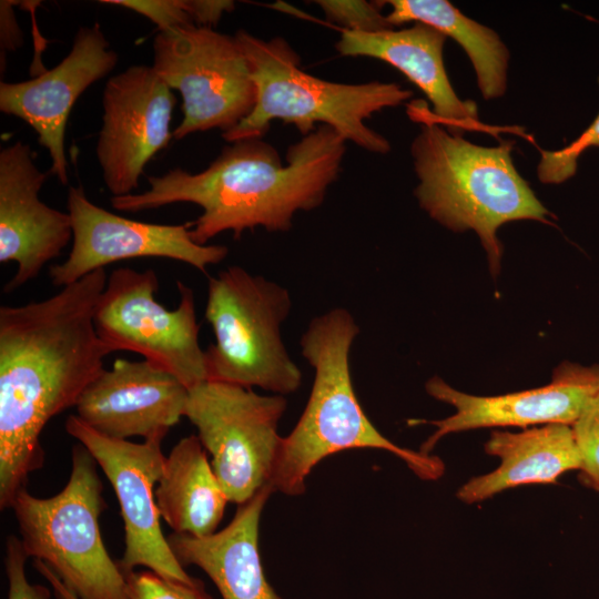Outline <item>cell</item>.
Returning a JSON list of instances; mask_svg holds the SVG:
<instances>
[{"label":"cell","mask_w":599,"mask_h":599,"mask_svg":"<svg viewBox=\"0 0 599 599\" xmlns=\"http://www.w3.org/2000/svg\"><path fill=\"white\" fill-rule=\"evenodd\" d=\"M104 268L39 302L0 307V508L8 509L41 468L40 436L51 418L75 407L110 354L93 316Z\"/></svg>","instance_id":"1"},{"label":"cell","mask_w":599,"mask_h":599,"mask_svg":"<svg viewBox=\"0 0 599 599\" xmlns=\"http://www.w3.org/2000/svg\"><path fill=\"white\" fill-rule=\"evenodd\" d=\"M345 151L346 141L321 124L288 146L285 164L262 139L240 140L225 146L201 172L174 169L149 176V190L111 196L110 203L118 211L133 213L173 203L196 204L202 213L191 223V236L201 245L225 231L234 238L258 226L268 232L288 231L296 212L324 202Z\"/></svg>","instance_id":"2"},{"label":"cell","mask_w":599,"mask_h":599,"mask_svg":"<svg viewBox=\"0 0 599 599\" xmlns=\"http://www.w3.org/2000/svg\"><path fill=\"white\" fill-rule=\"evenodd\" d=\"M358 333L353 315L337 307L314 317L302 335V355L314 369V380L298 422L282 438L270 480L274 491L303 495L306 478L321 460L357 448L388 451L424 480L444 475L441 458L394 444L363 410L349 369L351 348Z\"/></svg>","instance_id":"3"},{"label":"cell","mask_w":599,"mask_h":599,"mask_svg":"<svg viewBox=\"0 0 599 599\" xmlns=\"http://www.w3.org/2000/svg\"><path fill=\"white\" fill-rule=\"evenodd\" d=\"M510 149L474 144L437 122H425L410 145L420 207L448 230H473L494 277L502 254L499 227L518 220L549 223L550 215L515 167Z\"/></svg>","instance_id":"4"},{"label":"cell","mask_w":599,"mask_h":599,"mask_svg":"<svg viewBox=\"0 0 599 599\" xmlns=\"http://www.w3.org/2000/svg\"><path fill=\"white\" fill-rule=\"evenodd\" d=\"M234 38L248 62L256 101L245 119L222 133L227 142L261 139L272 121L281 120L294 124L303 135L321 123L368 152H389L388 140L365 120L403 104L413 95L410 90L379 81L352 84L323 80L302 69L300 55L283 38L264 40L245 30L236 31Z\"/></svg>","instance_id":"5"},{"label":"cell","mask_w":599,"mask_h":599,"mask_svg":"<svg viewBox=\"0 0 599 599\" xmlns=\"http://www.w3.org/2000/svg\"><path fill=\"white\" fill-rule=\"evenodd\" d=\"M97 461L78 444L64 488L49 498L27 487L13 510L27 556L42 560L80 599H129L126 579L103 544L99 517L106 508Z\"/></svg>","instance_id":"6"},{"label":"cell","mask_w":599,"mask_h":599,"mask_svg":"<svg viewBox=\"0 0 599 599\" xmlns=\"http://www.w3.org/2000/svg\"><path fill=\"white\" fill-rule=\"evenodd\" d=\"M291 309L286 287L241 266L211 277L205 318L215 341L205 349L207 380L260 387L282 396L296 392L302 372L281 333Z\"/></svg>","instance_id":"7"},{"label":"cell","mask_w":599,"mask_h":599,"mask_svg":"<svg viewBox=\"0 0 599 599\" xmlns=\"http://www.w3.org/2000/svg\"><path fill=\"white\" fill-rule=\"evenodd\" d=\"M180 301L169 309L156 300L154 270H114L94 309V327L110 353L130 351L173 373L189 389L207 380L199 342L194 293L176 283Z\"/></svg>","instance_id":"8"},{"label":"cell","mask_w":599,"mask_h":599,"mask_svg":"<svg viewBox=\"0 0 599 599\" xmlns=\"http://www.w3.org/2000/svg\"><path fill=\"white\" fill-rule=\"evenodd\" d=\"M282 395L205 380L189 389L185 417L212 456V468L229 501L241 505L270 485L282 438Z\"/></svg>","instance_id":"9"},{"label":"cell","mask_w":599,"mask_h":599,"mask_svg":"<svg viewBox=\"0 0 599 599\" xmlns=\"http://www.w3.org/2000/svg\"><path fill=\"white\" fill-rule=\"evenodd\" d=\"M153 69L183 99V118L173 131L181 140L194 132L234 129L254 109L256 89L234 37L190 26L159 31Z\"/></svg>","instance_id":"10"},{"label":"cell","mask_w":599,"mask_h":599,"mask_svg":"<svg viewBox=\"0 0 599 599\" xmlns=\"http://www.w3.org/2000/svg\"><path fill=\"white\" fill-rule=\"evenodd\" d=\"M64 427L89 450L115 491L125 530V549L118 561L121 570L129 572L142 566L169 580L194 582L196 578L184 570L160 526L154 490L165 459L161 441L136 444L109 438L77 415H70Z\"/></svg>","instance_id":"11"},{"label":"cell","mask_w":599,"mask_h":599,"mask_svg":"<svg viewBox=\"0 0 599 599\" xmlns=\"http://www.w3.org/2000/svg\"><path fill=\"white\" fill-rule=\"evenodd\" d=\"M67 209L73 238L67 260L50 268L55 286L70 285L111 263L138 257H163L186 263L202 273L229 254L224 245H201L191 223L154 224L116 215L92 203L82 186H70Z\"/></svg>","instance_id":"12"},{"label":"cell","mask_w":599,"mask_h":599,"mask_svg":"<svg viewBox=\"0 0 599 599\" xmlns=\"http://www.w3.org/2000/svg\"><path fill=\"white\" fill-rule=\"evenodd\" d=\"M175 102L152 65H131L108 80L97 158L112 196L132 194L145 165L169 144Z\"/></svg>","instance_id":"13"},{"label":"cell","mask_w":599,"mask_h":599,"mask_svg":"<svg viewBox=\"0 0 599 599\" xmlns=\"http://www.w3.org/2000/svg\"><path fill=\"white\" fill-rule=\"evenodd\" d=\"M433 398L455 408V413L437 420H409L429 424L435 432L420 445L430 454L445 436L486 427L570 425L578 419L587 403L599 389V364L583 365L565 361L555 368L545 386L496 396L467 394L434 376L425 384Z\"/></svg>","instance_id":"14"},{"label":"cell","mask_w":599,"mask_h":599,"mask_svg":"<svg viewBox=\"0 0 599 599\" xmlns=\"http://www.w3.org/2000/svg\"><path fill=\"white\" fill-rule=\"evenodd\" d=\"M118 54L99 23L80 28L68 55L50 70L22 82L0 83V111L27 122L51 158L50 173L69 182L65 129L72 106L94 82L110 73Z\"/></svg>","instance_id":"15"},{"label":"cell","mask_w":599,"mask_h":599,"mask_svg":"<svg viewBox=\"0 0 599 599\" xmlns=\"http://www.w3.org/2000/svg\"><path fill=\"white\" fill-rule=\"evenodd\" d=\"M189 388L149 361L116 358L83 392L77 417L97 433L126 440H160L185 415Z\"/></svg>","instance_id":"16"},{"label":"cell","mask_w":599,"mask_h":599,"mask_svg":"<svg viewBox=\"0 0 599 599\" xmlns=\"http://www.w3.org/2000/svg\"><path fill=\"white\" fill-rule=\"evenodd\" d=\"M45 179L28 144L17 141L1 150L0 262L18 265L4 293L35 278L73 238L70 214L48 206L39 197Z\"/></svg>","instance_id":"17"},{"label":"cell","mask_w":599,"mask_h":599,"mask_svg":"<svg viewBox=\"0 0 599 599\" xmlns=\"http://www.w3.org/2000/svg\"><path fill=\"white\" fill-rule=\"evenodd\" d=\"M447 37L437 29L416 22L400 30L375 33L344 31L335 43L343 57L382 60L404 73L433 104V112L446 129L461 135L476 129L478 109L455 92L444 64Z\"/></svg>","instance_id":"18"},{"label":"cell","mask_w":599,"mask_h":599,"mask_svg":"<svg viewBox=\"0 0 599 599\" xmlns=\"http://www.w3.org/2000/svg\"><path fill=\"white\" fill-rule=\"evenodd\" d=\"M272 493L271 485L262 487L237 505L225 528L210 536L173 532L166 537L180 564L201 568L223 599H281L265 577L258 551L260 519Z\"/></svg>","instance_id":"19"},{"label":"cell","mask_w":599,"mask_h":599,"mask_svg":"<svg viewBox=\"0 0 599 599\" xmlns=\"http://www.w3.org/2000/svg\"><path fill=\"white\" fill-rule=\"evenodd\" d=\"M488 455L499 458L494 470L473 477L457 491L468 505L529 484H556L565 473L580 470L581 455L572 427L548 424L521 432L495 430L485 444Z\"/></svg>","instance_id":"20"},{"label":"cell","mask_w":599,"mask_h":599,"mask_svg":"<svg viewBox=\"0 0 599 599\" xmlns=\"http://www.w3.org/2000/svg\"><path fill=\"white\" fill-rule=\"evenodd\" d=\"M154 496L173 532L196 538L215 532L229 502L196 435L180 439L165 457Z\"/></svg>","instance_id":"21"},{"label":"cell","mask_w":599,"mask_h":599,"mask_svg":"<svg viewBox=\"0 0 599 599\" xmlns=\"http://www.w3.org/2000/svg\"><path fill=\"white\" fill-rule=\"evenodd\" d=\"M388 22L399 26L419 22L457 41L467 53L485 100L502 97L507 90L509 51L497 32L466 17L446 0H389Z\"/></svg>","instance_id":"22"},{"label":"cell","mask_w":599,"mask_h":599,"mask_svg":"<svg viewBox=\"0 0 599 599\" xmlns=\"http://www.w3.org/2000/svg\"><path fill=\"white\" fill-rule=\"evenodd\" d=\"M315 3L329 22L344 31L375 33L394 28L382 12L384 1L317 0Z\"/></svg>","instance_id":"23"},{"label":"cell","mask_w":599,"mask_h":599,"mask_svg":"<svg viewBox=\"0 0 599 599\" xmlns=\"http://www.w3.org/2000/svg\"><path fill=\"white\" fill-rule=\"evenodd\" d=\"M590 148H599V113L570 144L557 151H541L538 179L545 184H560L569 180L577 172L580 155Z\"/></svg>","instance_id":"24"},{"label":"cell","mask_w":599,"mask_h":599,"mask_svg":"<svg viewBox=\"0 0 599 599\" xmlns=\"http://www.w3.org/2000/svg\"><path fill=\"white\" fill-rule=\"evenodd\" d=\"M571 427L581 455L580 481L599 494V389Z\"/></svg>","instance_id":"25"},{"label":"cell","mask_w":599,"mask_h":599,"mask_svg":"<svg viewBox=\"0 0 599 599\" xmlns=\"http://www.w3.org/2000/svg\"><path fill=\"white\" fill-rule=\"evenodd\" d=\"M129 599H213L196 579L192 583L165 579L151 570L123 572Z\"/></svg>","instance_id":"26"},{"label":"cell","mask_w":599,"mask_h":599,"mask_svg":"<svg viewBox=\"0 0 599 599\" xmlns=\"http://www.w3.org/2000/svg\"><path fill=\"white\" fill-rule=\"evenodd\" d=\"M101 3L119 6L146 17L159 31H170L193 26L189 0H101Z\"/></svg>","instance_id":"27"},{"label":"cell","mask_w":599,"mask_h":599,"mask_svg":"<svg viewBox=\"0 0 599 599\" xmlns=\"http://www.w3.org/2000/svg\"><path fill=\"white\" fill-rule=\"evenodd\" d=\"M27 556L21 540L9 536L4 546V570L9 582L8 599H50V590L42 585L30 583L26 576Z\"/></svg>","instance_id":"28"},{"label":"cell","mask_w":599,"mask_h":599,"mask_svg":"<svg viewBox=\"0 0 599 599\" xmlns=\"http://www.w3.org/2000/svg\"><path fill=\"white\" fill-rule=\"evenodd\" d=\"M16 3L18 2L12 0L0 1L1 65L7 52L19 49L23 43V34L13 12Z\"/></svg>","instance_id":"29"},{"label":"cell","mask_w":599,"mask_h":599,"mask_svg":"<svg viewBox=\"0 0 599 599\" xmlns=\"http://www.w3.org/2000/svg\"><path fill=\"white\" fill-rule=\"evenodd\" d=\"M190 16L199 27L212 28L219 23L225 12H232V0H189Z\"/></svg>","instance_id":"30"},{"label":"cell","mask_w":599,"mask_h":599,"mask_svg":"<svg viewBox=\"0 0 599 599\" xmlns=\"http://www.w3.org/2000/svg\"><path fill=\"white\" fill-rule=\"evenodd\" d=\"M33 566L48 580L55 599H80L42 560L33 559Z\"/></svg>","instance_id":"31"}]
</instances>
